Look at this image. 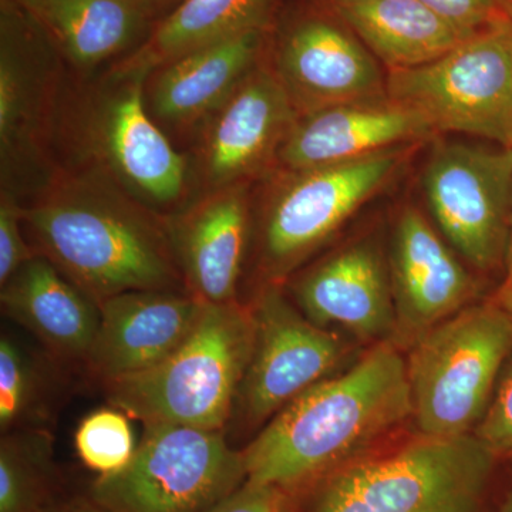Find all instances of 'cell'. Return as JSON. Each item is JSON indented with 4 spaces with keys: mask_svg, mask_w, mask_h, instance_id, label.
Listing matches in <instances>:
<instances>
[{
    "mask_svg": "<svg viewBox=\"0 0 512 512\" xmlns=\"http://www.w3.org/2000/svg\"><path fill=\"white\" fill-rule=\"evenodd\" d=\"M412 416L406 360L383 340L348 372L316 383L269 420L242 451L247 481L282 491L302 487Z\"/></svg>",
    "mask_w": 512,
    "mask_h": 512,
    "instance_id": "1",
    "label": "cell"
},
{
    "mask_svg": "<svg viewBox=\"0 0 512 512\" xmlns=\"http://www.w3.org/2000/svg\"><path fill=\"white\" fill-rule=\"evenodd\" d=\"M23 224L40 254L97 305L130 291L188 292L170 231L113 183L57 181L23 208Z\"/></svg>",
    "mask_w": 512,
    "mask_h": 512,
    "instance_id": "2",
    "label": "cell"
},
{
    "mask_svg": "<svg viewBox=\"0 0 512 512\" xmlns=\"http://www.w3.org/2000/svg\"><path fill=\"white\" fill-rule=\"evenodd\" d=\"M254 348L251 309L207 303L183 345L146 372L104 384L110 406L144 424L222 431Z\"/></svg>",
    "mask_w": 512,
    "mask_h": 512,
    "instance_id": "3",
    "label": "cell"
},
{
    "mask_svg": "<svg viewBox=\"0 0 512 512\" xmlns=\"http://www.w3.org/2000/svg\"><path fill=\"white\" fill-rule=\"evenodd\" d=\"M512 352V312L471 303L410 348L407 375L420 436L473 434Z\"/></svg>",
    "mask_w": 512,
    "mask_h": 512,
    "instance_id": "4",
    "label": "cell"
},
{
    "mask_svg": "<svg viewBox=\"0 0 512 512\" xmlns=\"http://www.w3.org/2000/svg\"><path fill=\"white\" fill-rule=\"evenodd\" d=\"M495 460L474 434H419L393 453L346 463L328 480L345 512H477Z\"/></svg>",
    "mask_w": 512,
    "mask_h": 512,
    "instance_id": "5",
    "label": "cell"
},
{
    "mask_svg": "<svg viewBox=\"0 0 512 512\" xmlns=\"http://www.w3.org/2000/svg\"><path fill=\"white\" fill-rule=\"evenodd\" d=\"M387 97L429 124L512 146V22L498 19L440 59L386 77Z\"/></svg>",
    "mask_w": 512,
    "mask_h": 512,
    "instance_id": "6",
    "label": "cell"
},
{
    "mask_svg": "<svg viewBox=\"0 0 512 512\" xmlns=\"http://www.w3.org/2000/svg\"><path fill=\"white\" fill-rule=\"evenodd\" d=\"M245 481L242 451L222 431L150 423L130 463L97 477L89 501L101 512H202Z\"/></svg>",
    "mask_w": 512,
    "mask_h": 512,
    "instance_id": "7",
    "label": "cell"
},
{
    "mask_svg": "<svg viewBox=\"0 0 512 512\" xmlns=\"http://www.w3.org/2000/svg\"><path fill=\"white\" fill-rule=\"evenodd\" d=\"M423 184L430 210L454 248L480 271L503 266L512 217V151L437 144Z\"/></svg>",
    "mask_w": 512,
    "mask_h": 512,
    "instance_id": "8",
    "label": "cell"
},
{
    "mask_svg": "<svg viewBox=\"0 0 512 512\" xmlns=\"http://www.w3.org/2000/svg\"><path fill=\"white\" fill-rule=\"evenodd\" d=\"M150 70L126 59L111 74L90 117V146L119 188L147 208L183 197L187 161L174 150L144 103Z\"/></svg>",
    "mask_w": 512,
    "mask_h": 512,
    "instance_id": "9",
    "label": "cell"
},
{
    "mask_svg": "<svg viewBox=\"0 0 512 512\" xmlns=\"http://www.w3.org/2000/svg\"><path fill=\"white\" fill-rule=\"evenodd\" d=\"M251 313L254 348L237 399L248 421L262 423L328 379L346 346L296 311L276 286L259 293Z\"/></svg>",
    "mask_w": 512,
    "mask_h": 512,
    "instance_id": "10",
    "label": "cell"
},
{
    "mask_svg": "<svg viewBox=\"0 0 512 512\" xmlns=\"http://www.w3.org/2000/svg\"><path fill=\"white\" fill-rule=\"evenodd\" d=\"M403 158L399 146L348 163L293 173L269 210L266 262L279 272L309 254L382 190Z\"/></svg>",
    "mask_w": 512,
    "mask_h": 512,
    "instance_id": "11",
    "label": "cell"
},
{
    "mask_svg": "<svg viewBox=\"0 0 512 512\" xmlns=\"http://www.w3.org/2000/svg\"><path fill=\"white\" fill-rule=\"evenodd\" d=\"M275 74L298 116L387 97L379 60L345 23L322 16L303 18L286 30Z\"/></svg>",
    "mask_w": 512,
    "mask_h": 512,
    "instance_id": "12",
    "label": "cell"
},
{
    "mask_svg": "<svg viewBox=\"0 0 512 512\" xmlns=\"http://www.w3.org/2000/svg\"><path fill=\"white\" fill-rule=\"evenodd\" d=\"M394 332L400 350L471 305L478 285L419 210L404 208L390 258Z\"/></svg>",
    "mask_w": 512,
    "mask_h": 512,
    "instance_id": "13",
    "label": "cell"
},
{
    "mask_svg": "<svg viewBox=\"0 0 512 512\" xmlns=\"http://www.w3.org/2000/svg\"><path fill=\"white\" fill-rule=\"evenodd\" d=\"M99 306V330L86 365L106 384L167 359L191 335L205 302L190 292L130 291Z\"/></svg>",
    "mask_w": 512,
    "mask_h": 512,
    "instance_id": "14",
    "label": "cell"
},
{
    "mask_svg": "<svg viewBox=\"0 0 512 512\" xmlns=\"http://www.w3.org/2000/svg\"><path fill=\"white\" fill-rule=\"evenodd\" d=\"M298 117L275 72L252 70L210 117L201 154L205 181L214 191L241 184L278 156Z\"/></svg>",
    "mask_w": 512,
    "mask_h": 512,
    "instance_id": "15",
    "label": "cell"
},
{
    "mask_svg": "<svg viewBox=\"0 0 512 512\" xmlns=\"http://www.w3.org/2000/svg\"><path fill=\"white\" fill-rule=\"evenodd\" d=\"M433 134L419 114L384 97L299 116L282 141L278 158L292 173H299L348 163Z\"/></svg>",
    "mask_w": 512,
    "mask_h": 512,
    "instance_id": "16",
    "label": "cell"
},
{
    "mask_svg": "<svg viewBox=\"0 0 512 512\" xmlns=\"http://www.w3.org/2000/svg\"><path fill=\"white\" fill-rule=\"evenodd\" d=\"M52 40L18 0H0V150L3 173L35 153L52 76Z\"/></svg>",
    "mask_w": 512,
    "mask_h": 512,
    "instance_id": "17",
    "label": "cell"
},
{
    "mask_svg": "<svg viewBox=\"0 0 512 512\" xmlns=\"http://www.w3.org/2000/svg\"><path fill=\"white\" fill-rule=\"evenodd\" d=\"M296 299L319 326L339 325L360 339H392L394 302L389 269L372 245L343 249L296 284Z\"/></svg>",
    "mask_w": 512,
    "mask_h": 512,
    "instance_id": "18",
    "label": "cell"
},
{
    "mask_svg": "<svg viewBox=\"0 0 512 512\" xmlns=\"http://www.w3.org/2000/svg\"><path fill=\"white\" fill-rule=\"evenodd\" d=\"M248 221L247 192L238 184L211 192L168 228L191 295L207 303L235 301Z\"/></svg>",
    "mask_w": 512,
    "mask_h": 512,
    "instance_id": "19",
    "label": "cell"
},
{
    "mask_svg": "<svg viewBox=\"0 0 512 512\" xmlns=\"http://www.w3.org/2000/svg\"><path fill=\"white\" fill-rule=\"evenodd\" d=\"M264 30H252L158 67L148 84V111L171 126L188 127L210 119L255 69Z\"/></svg>",
    "mask_w": 512,
    "mask_h": 512,
    "instance_id": "20",
    "label": "cell"
},
{
    "mask_svg": "<svg viewBox=\"0 0 512 512\" xmlns=\"http://www.w3.org/2000/svg\"><path fill=\"white\" fill-rule=\"evenodd\" d=\"M0 301L9 319L57 356L86 362L99 330L100 306L45 255L36 254L10 276Z\"/></svg>",
    "mask_w": 512,
    "mask_h": 512,
    "instance_id": "21",
    "label": "cell"
},
{
    "mask_svg": "<svg viewBox=\"0 0 512 512\" xmlns=\"http://www.w3.org/2000/svg\"><path fill=\"white\" fill-rule=\"evenodd\" d=\"M335 9L387 72L434 62L468 39L420 0H350Z\"/></svg>",
    "mask_w": 512,
    "mask_h": 512,
    "instance_id": "22",
    "label": "cell"
},
{
    "mask_svg": "<svg viewBox=\"0 0 512 512\" xmlns=\"http://www.w3.org/2000/svg\"><path fill=\"white\" fill-rule=\"evenodd\" d=\"M57 52L90 70L131 49L146 28L136 0H22Z\"/></svg>",
    "mask_w": 512,
    "mask_h": 512,
    "instance_id": "23",
    "label": "cell"
},
{
    "mask_svg": "<svg viewBox=\"0 0 512 512\" xmlns=\"http://www.w3.org/2000/svg\"><path fill=\"white\" fill-rule=\"evenodd\" d=\"M268 8L269 0H183L128 60L154 72L201 47L264 30Z\"/></svg>",
    "mask_w": 512,
    "mask_h": 512,
    "instance_id": "24",
    "label": "cell"
},
{
    "mask_svg": "<svg viewBox=\"0 0 512 512\" xmlns=\"http://www.w3.org/2000/svg\"><path fill=\"white\" fill-rule=\"evenodd\" d=\"M55 453L49 431L20 427L0 441V512H42L53 504Z\"/></svg>",
    "mask_w": 512,
    "mask_h": 512,
    "instance_id": "25",
    "label": "cell"
},
{
    "mask_svg": "<svg viewBox=\"0 0 512 512\" xmlns=\"http://www.w3.org/2000/svg\"><path fill=\"white\" fill-rule=\"evenodd\" d=\"M126 413L111 406L84 417L74 434V447L84 466L99 477L119 473L137 450Z\"/></svg>",
    "mask_w": 512,
    "mask_h": 512,
    "instance_id": "26",
    "label": "cell"
},
{
    "mask_svg": "<svg viewBox=\"0 0 512 512\" xmlns=\"http://www.w3.org/2000/svg\"><path fill=\"white\" fill-rule=\"evenodd\" d=\"M42 393L39 366L30 359L18 340L3 333L0 338V429L30 427Z\"/></svg>",
    "mask_w": 512,
    "mask_h": 512,
    "instance_id": "27",
    "label": "cell"
},
{
    "mask_svg": "<svg viewBox=\"0 0 512 512\" xmlns=\"http://www.w3.org/2000/svg\"><path fill=\"white\" fill-rule=\"evenodd\" d=\"M495 457L512 456V352L504 363L490 404L473 431Z\"/></svg>",
    "mask_w": 512,
    "mask_h": 512,
    "instance_id": "28",
    "label": "cell"
},
{
    "mask_svg": "<svg viewBox=\"0 0 512 512\" xmlns=\"http://www.w3.org/2000/svg\"><path fill=\"white\" fill-rule=\"evenodd\" d=\"M23 207L9 191H3L0 201V285L36 255L30 249L23 232Z\"/></svg>",
    "mask_w": 512,
    "mask_h": 512,
    "instance_id": "29",
    "label": "cell"
},
{
    "mask_svg": "<svg viewBox=\"0 0 512 512\" xmlns=\"http://www.w3.org/2000/svg\"><path fill=\"white\" fill-rule=\"evenodd\" d=\"M451 28L470 37L504 18L494 0H420ZM507 18V16H505Z\"/></svg>",
    "mask_w": 512,
    "mask_h": 512,
    "instance_id": "30",
    "label": "cell"
},
{
    "mask_svg": "<svg viewBox=\"0 0 512 512\" xmlns=\"http://www.w3.org/2000/svg\"><path fill=\"white\" fill-rule=\"evenodd\" d=\"M285 500L281 488L245 481L235 493L202 512H279Z\"/></svg>",
    "mask_w": 512,
    "mask_h": 512,
    "instance_id": "31",
    "label": "cell"
},
{
    "mask_svg": "<svg viewBox=\"0 0 512 512\" xmlns=\"http://www.w3.org/2000/svg\"><path fill=\"white\" fill-rule=\"evenodd\" d=\"M504 279L500 288L495 293L494 301L503 305L508 311H512V217L510 232H508L507 248L504 255Z\"/></svg>",
    "mask_w": 512,
    "mask_h": 512,
    "instance_id": "32",
    "label": "cell"
},
{
    "mask_svg": "<svg viewBox=\"0 0 512 512\" xmlns=\"http://www.w3.org/2000/svg\"><path fill=\"white\" fill-rule=\"evenodd\" d=\"M138 6L146 13L147 18L154 16H167L171 10L177 8L183 0H136Z\"/></svg>",
    "mask_w": 512,
    "mask_h": 512,
    "instance_id": "33",
    "label": "cell"
},
{
    "mask_svg": "<svg viewBox=\"0 0 512 512\" xmlns=\"http://www.w3.org/2000/svg\"><path fill=\"white\" fill-rule=\"evenodd\" d=\"M42 512H101L89 500L66 501V503H53Z\"/></svg>",
    "mask_w": 512,
    "mask_h": 512,
    "instance_id": "34",
    "label": "cell"
},
{
    "mask_svg": "<svg viewBox=\"0 0 512 512\" xmlns=\"http://www.w3.org/2000/svg\"><path fill=\"white\" fill-rule=\"evenodd\" d=\"M497 8L512 22V0H494Z\"/></svg>",
    "mask_w": 512,
    "mask_h": 512,
    "instance_id": "35",
    "label": "cell"
},
{
    "mask_svg": "<svg viewBox=\"0 0 512 512\" xmlns=\"http://www.w3.org/2000/svg\"><path fill=\"white\" fill-rule=\"evenodd\" d=\"M501 512H512V488L510 494H508L507 500L503 505V510Z\"/></svg>",
    "mask_w": 512,
    "mask_h": 512,
    "instance_id": "36",
    "label": "cell"
},
{
    "mask_svg": "<svg viewBox=\"0 0 512 512\" xmlns=\"http://www.w3.org/2000/svg\"><path fill=\"white\" fill-rule=\"evenodd\" d=\"M350 2V0H335V3Z\"/></svg>",
    "mask_w": 512,
    "mask_h": 512,
    "instance_id": "37",
    "label": "cell"
},
{
    "mask_svg": "<svg viewBox=\"0 0 512 512\" xmlns=\"http://www.w3.org/2000/svg\"><path fill=\"white\" fill-rule=\"evenodd\" d=\"M279 512H284V510H281V511H279Z\"/></svg>",
    "mask_w": 512,
    "mask_h": 512,
    "instance_id": "38",
    "label": "cell"
},
{
    "mask_svg": "<svg viewBox=\"0 0 512 512\" xmlns=\"http://www.w3.org/2000/svg\"><path fill=\"white\" fill-rule=\"evenodd\" d=\"M18 2H22V0H18Z\"/></svg>",
    "mask_w": 512,
    "mask_h": 512,
    "instance_id": "39",
    "label": "cell"
},
{
    "mask_svg": "<svg viewBox=\"0 0 512 512\" xmlns=\"http://www.w3.org/2000/svg\"><path fill=\"white\" fill-rule=\"evenodd\" d=\"M510 150L512 151V146H511Z\"/></svg>",
    "mask_w": 512,
    "mask_h": 512,
    "instance_id": "40",
    "label": "cell"
},
{
    "mask_svg": "<svg viewBox=\"0 0 512 512\" xmlns=\"http://www.w3.org/2000/svg\"><path fill=\"white\" fill-rule=\"evenodd\" d=\"M512 312V311H511Z\"/></svg>",
    "mask_w": 512,
    "mask_h": 512,
    "instance_id": "41",
    "label": "cell"
}]
</instances>
